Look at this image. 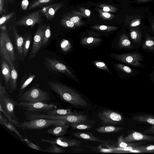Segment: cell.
Returning <instances> with one entry per match:
<instances>
[{"label":"cell","instance_id":"obj_23","mask_svg":"<svg viewBox=\"0 0 154 154\" xmlns=\"http://www.w3.org/2000/svg\"><path fill=\"white\" fill-rule=\"evenodd\" d=\"M66 124L63 125L55 126V127L49 129L47 132L50 134L56 136H61L66 134L69 125Z\"/></svg>","mask_w":154,"mask_h":154},{"label":"cell","instance_id":"obj_10","mask_svg":"<svg viewBox=\"0 0 154 154\" xmlns=\"http://www.w3.org/2000/svg\"><path fill=\"white\" fill-rule=\"evenodd\" d=\"M98 116L99 118L106 123L116 124L122 119L120 114L109 110H105L100 112Z\"/></svg>","mask_w":154,"mask_h":154},{"label":"cell","instance_id":"obj_42","mask_svg":"<svg viewBox=\"0 0 154 154\" xmlns=\"http://www.w3.org/2000/svg\"><path fill=\"white\" fill-rule=\"evenodd\" d=\"M143 132L147 134H154V125L148 129L144 130Z\"/></svg>","mask_w":154,"mask_h":154},{"label":"cell","instance_id":"obj_53","mask_svg":"<svg viewBox=\"0 0 154 154\" xmlns=\"http://www.w3.org/2000/svg\"><path fill=\"white\" fill-rule=\"evenodd\" d=\"M152 69H154V66H153V67H152Z\"/></svg>","mask_w":154,"mask_h":154},{"label":"cell","instance_id":"obj_50","mask_svg":"<svg viewBox=\"0 0 154 154\" xmlns=\"http://www.w3.org/2000/svg\"><path fill=\"white\" fill-rule=\"evenodd\" d=\"M85 14L87 16H89L90 15V11L88 9H86L85 11Z\"/></svg>","mask_w":154,"mask_h":154},{"label":"cell","instance_id":"obj_21","mask_svg":"<svg viewBox=\"0 0 154 154\" xmlns=\"http://www.w3.org/2000/svg\"><path fill=\"white\" fill-rule=\"evenodd\" d=\"M13 32L18 53L20 55L22 56L23 54L24 38L19 34L16 27H13Z\"/></svg>","mask_w":154,"mask_h":154},{"label":"cell","instance_id":"obj_1","mask_svg":"<svg viewBox=\"0 0 154 154\" xmlns=\"http://www.w3.org/2000/svg\"><path fill=\"white\" fill-rule=\"evenodd\" d=\"M50 88L63 101L76 106H87L86 101L74 90L60 83L49 82Z\"/></svg>","mask_w":154,"mask_h":154},{"label":"cell","instance_id":"obj_48","mask_svg":"<svg viewBox=\"0 0 154 154\" xmlns=\"http://www.w3.org/2000/svg\"><path fill=\"white\" fill-rule=\"evenodd\" d=\"M99 29L101 30H105L107 29V27L105 25H101L99 26Z\"/></svg>","mask_w":154,"mask_h":154},{"label":"cell","instance_id":"obj_29","mask_svg":"<svg viewBox=\"0 0 154 154\" xmlns=\"http://www.w3.org/2000/svg\"><path fill=\"white\" fill-rule=\"evenodd\" d=\"M54 0H33L30 4L27 10L48 5Z\"/></svg>","mask_w":154,"mask_h":154},{"label":"cell","instance_id":"obj_36","mask_svg":"<svg viewBox=\"0 0 154 154\" xmlns=\"http://www.w3.org/2000/svg\"><path fill=\"white\" fill-rule=\"evenodd\" d=\"M100 39L94 38L92 37H89L83 38L81 42V44L83 45H87L91 44H93L100 42Z\"/></svg>","mask_w":154,"mask_h":154},{"label":"cell","instance_id":"obj_5","mask_svg":"<svg viewBox=\"0 0 154 154\" xmlns=\"http://www.w3.org/2000/svg\"><path fill=\"white\" fill-rule=\"evenodd\" d=\"M112 55L116 59L132 66L141 68L145 67V66L141 63L144 60L143 56L137 51H134L120 54H112Z\"/></svg>","mask_w":154,"mask_h":154},{"label":"cell","instance_id":"obj_49","mask_svg":"<svg viewBox=\"0 0 154 154\" xmlns=\"http://www.w3.org/2000/svg\"><path fill=\"white\" fill-rule=\"evenodd\" d=\"M110 10L109 8L108 7H105L103 8V11L105 12H108Z\"/></svg>","mask_w":154,"mask_h":154},{"label":"cell","instance_id":"obj_22","mask_svg":"<svg viewBox=\"0 0 154 154\" xmlns=\"http://www.w3.org/2000/svg\"><path fill=\"white\" fill-rule=\"evenodd\" d=\"M141 48L146 52L154 53V40L149 33H147Z\"/></svg>","mask_w":154,"mask_h":154},{"label":"cell","instance_id":"obj_17","mask_svg":"<svg viewBox=\"0 0 154 154\" xmlns=\"http://www.w3.org/2000/svg\"><path fill=\"white\" fill-rule=\"evenodd\" d=\"M61 3H56L45 5L41 9L45 17L48 20H52L54 18L57 11L62 7Z\"/></svg>","mask_w":154,"mask_h":154},{"label":"cell","instance_id":"obj_30","mask_svg":"<svg viewBox=\"0 0 154 154\" xmlns=\"http://www.w3.org/2000/svg\"><path fill=\"white\" fill-rule=\"evenodd\" d=\"M16 13L15 11H12L9 13L2 16L0 19V27L5 24L8 22L15 20Z\"/></svg>","mask_w":154,"mask_h":154},{"label":"cell","instance_id":"obj_2","mask_svg":"<svg viewBox=\"0 0 154 154\" xmlns=\"http://www.w3.org/2000/svg\"><path fill=\"white\" fill-rule=\"evenodd\" d=\"M17 102L11 98L7 91L0 95V112L8 120L18 128L19 123L15 112L14 108Z\"/></svg>","mask_w":154,"mask_h":154},{"label":"cell","instance_id":"obj_26","mask_svg":"<svg viewBox=\"0 0 154 154\" xmlns=\"http://www.w3.org/2000/svg\"><path fill=\"white\" fill-rule=\"evenodd\" d=\"M72 134L76 137L84 140L96 142L99 141V139L92 134L89 133L78 132L73 133Z\"/></svg>","mask_w":154,"mask_h":154},{"label":"cell","instance_id":"obj_25","mask_svg":"<svg viewBox=\"0 0 154 154\" xmlns=\"http://www.w3.org/2000/svg\"><path fill=\"white\" fill-rule=\"evenodd\" d=\"M134 121L139 122L147 123L152 125H154V116L141 115L134 116Z\"/></svg>","mask_w":154,"mask_h":154},{"label":"cell","instance_id":"obj_28","mask_svg":"<svg viewBox=\"0 0 154 154\" xmlns=\"http://www.w3.org/2000/svg\"><path fill=\"white\" fill-rule=\"evenodd\" d=\"M32 35L30 33H25L24 36L23 55L25 57L27 56L31 43Z\"/></svg>","mask_w":154,"mask_h":154},{"label":"cell","instance_id":"obj_24","mask_svg":"<svg viewBox=\"0 0 154 154\" xmlns=\"http://www.w3.org/2000/svg\"><path fill=\"white\" fill-rule=\"evenodd\" d=\"M45 113L49 115L56 116H66L77 114V113L73 112L70 109H63L57 108L48 111Z\"/></svg>","mask_w":154,"mask_h":154},{"label":"cell","instance_id":"obj_14","mask_svg":"<svg viewBox=\"0 0 154 154\" xmlns=\"http://www.w3.org/2000/svg\"><path fill=\"white\" fill-rule=\"evenodd\" d=\"M0 56L3 57L8 63L11 70V78L10 80V88L9 93L14 92L17 87V81L18 78L17 72L14 66L13 62L9 55L6 54H0Z\"/></svg>","mask_w":154,"mask_h":154},{"label":"cell","instance_id":"obj_37","mask_svg":"<svg viewBox=\"0 0 154 154\" xmlns=\"http://www.w3.org/2000/svg\"><path fill=\"white\" fill-rule=\"evenodd\" d=\"M24 140L27 145L31 148L39 151L44 152V150L41 147L34 144L27 138H24Z\"/></svg>","mask_w":154,"mask_h":154},{"label":"cell","instance_id":"obj_41","mask_svg":"<svg viewBox=\"0 0 154 154\" xmlns=\"http://www.w3.org/2000/svg\"><path fill=\"white\" fill-rule=\"evenodd\" d=\"M5 0H0V14L1 15L5 14L6 11L4 9Z\"/></svg>","mask_w":154,"mask_h":154},{"label":"cell","instance_id":"obj_39","mask_svg":"<svg viewBox=\"0 0 154 154\" xmlns=\"http://www.w3.org/2000/svg\"><path fill=\"white\" fill-rule=\"evenodd\" d=\"M72 127L73 128L83 130L88 129L91 128V126L90 125L81 123L72 125Z\"/></svg>","mask_w":154,"mask_h":154},{"label":"cell","instance_id":"obj_16","mask_svg":"<svg viewBox=\"0 0 154 154\" xmlns=\"http://www.w3.org/2000/svg\"><path fill=\"white\" fill-rule=\"evenodd\" d=\"M116 66L117 68L120 71L121 76L123 78L129 79L138 75L140 73V71L138 69L130 67L121 63H118Z\"/></svg>","mask_w":154,"mask_h":154},{"label":"cell","instance_id":"obj_35","mask_svg":"<svg viewBox=\"0 0 154 154\" xmlns=\"http://www.w3.org/2000/svg\"><path fill=\"white\" fill-rule=\"evenodd\" d=\"M60 46L62 51L66 52L70 50L71 45L69 41L65 39H63L60 42Z\"/></svg>","mask_w":154,"mask_h":154},{"label":"cell","instance_id":"obj_4","mask_svg":"<svg viewBox=\"0 0 154 154\" xmlns=\"http://www.w3.org/2000/svg\"><path fill=\"white\" fill-rule=\"evenodd\" d=\"M50 99L49 94L46 91L34 86L24 92L19 97L18 100L23 102H45L49 100Z\"/></svg>","mask_w":154,"mask_h":154},{"label":"cell","instance_id":"obj_12","mask_svg":"<svg viewBox=\"0 0 154 154\" xmlns=\"http://www.w3.org/2000/svg\"><path fill=\"white\" fill-rule=\"evenodd\" d=\"M47 61L49 66L54 71L64 73L73 79H75L73 74L63 63L56 59L49 58H47Z\"/></svg>","mask_w":154,"mask_h":154},{"label":"cell","instance_id":"obj_46","mask_svg":"<svg viewBox=\"0 0 154 154\" xmlns=\"http://www.w3.org/2000/svg\"><path fill=\"white\" fill-rule=\"evenodd\" d=\"M79 20V19L78 17H73L70 19V20L74 23L78 22Z\"/></svg>","mask_w":154,"mask_h":154},{"label":"cell","instance_id":"obj_40","mask_svg":"<svg viewBox=\"0 0 154 154\" xmlns=\"http://www.w3.org/2000/svg\"><path fill=\"white\" fill-rule=\"evenodd\" d=\"M61 23L63 25H65L66 26L69 28H72L74 25V23L69 20H65L63 19L61 21Z\"/></svg>","mask_w":154,"mask_h":154},{"label":"cell","instance_id":"obj_15","mask_svg":"<svg viewBox=\"0 0 154 154\" xmlns=\"http://www.w3.org/2000/svg\"><path fill=\"white\" fill-rule=\"evenodd\" d=\"M123 139L126 143L140 140L154 142V136L148 135L137 131H134L127 136L123 137Z\"/></svg>","mask_w":154,"mask_h":154},{"label":"cell","instance_id":"obj_13","mask_svg":"<svg viewBox=\"0 0 154 154\" xmlns=\"http://www.w3.org/2000/svg\"><path fill=\"white\" fill-rule=\"evenodd\" d=\"M43 142L50 144H55L63 147H75L79 146L82 143L81 141L72 139H67L63 137H59L56 139L50 140L41 139Z\"/></svg>","mask_w":154,"mask_h":154},{"label":"cell","instance_id":"obj_52","mask_svg":"<svg viewBox=\"0 0 154 154\" xmlns=\"http://www.w3.org/2000/svg\"><path fill=\"white\" fill-rule=\"evenodd\" d=\"M152 36V39L154 40V34H153V35Z\"/></svg>","mask_w":154,"mask_h":154},{"label":"cell","instance_id":"obj_9","mask_svg":"<svg viewBox=\"0 0 154 154\" xmlns=\"http://www.w3.org/2000/svg\"><path fill=\"white\" fill-rule=\"evenodd\" d=\"M47 26L45 23L39 25L33 37L32 48L29 55L30 58L32 59L35 57L42 47Z\"/></svg>","mask_w":154,"mask_h":154},{"label":"cell","instance_id":"obj_32","mask_svg":"<svg viewBox=\"0 0 154 154\" xmlns=\"http://www.w3.org/2000/svg\"><path fill=\"white\" fill-rule=\"evenodd\" d=\"M36 76L35 75H31L24 81L20 86L18 97H19L23 94L26 88L32 82Z\"/></svg>","mask_w":154,"mask_h":154},{"label":"cell","instance_id":"obj_20","mask_svg":"<svg viewBox=\"0 0 154 154\" xmlns=\"http://www.w3.org/2000/svg\"><path fill=\"white\" fill-rule=\"evenodd\" d=\"M1 67L2 74L4 77L5 81L7 85L11 78V72L9 66L4 58L0 56Z\"/></svg>","mask_w":154,"mask_h":154},{"label":"cell","instance_id":"obj_27","mask_svg":"<svg viewBox=\"0 0 154 154\" xmlns=\"http://www.w3.org/2000/svg\"><path fill=\"white\" fill-rule=\"evenodd\" d=\"M123 128L112 126H104L96 129V131L100 133H107L118 132L122 130Z\"/></svg>","mask_w":154,"mask_h":154},{"label":"cell","instance_id":"obj_31","mask_svg":"<svg viewBox=\"0 0 154 154\" xmlns=\"http://www.w3.org/2000/svg\"><path fill=\"white\" fill-rule=\"evenodd\" d=\"M124 135H122L118 138V146L120 148H125L129 146H133L139 145L142 144H145V142L137 143H126L125 142L123 139Z\"/></svg>","mask_w":154,"mask_h":154},{"label":"cell","instance_id":"obj_47","mask_svg":"<svg viewBox=\"0 0 154 154\" xmlns=\"http://www.w3.org/2000/svg\"><path fill=\"white\" fill-rule=\"evenodd\" d=\"M103 15L104 17L106 18H109L110 17V14L108 12H103Z\"/></svg>","mask_w":154,"mask_h":154},{"label":"cell","instance_id":"obj_44","mask_svg":"<svg viewBox=\"0 0 154 154\" xmlns=\"http://www.w3.org/2000/svg\"><path fill=\"white\" fill-rule=\"evenodd\" d=\"M140 20H135L131 23L130 27H135L139 26L140 24Z\"/></svg>","mask_w":154,"mask_h":154},{"label":"cell","instance_id":"obj_7","mask_svg":"<svg viewBox=\"0 0 154 154\" xmlns=\"http://www.w3.org/2000/svg\"><path fill=\"white\" fill-rule=\"evenodd\" d=\"M45 14L41 10L34 11L20 18L16 23L17 26H30L33 28L35 24H42L43 21L42 17Z\"/></svg>","mask_w":154,"mask_h":154},{"label":"cell","instance_id":"obj_19","mask_svg":"<svg viewBox=\"0 0 154 154\" xmlns=\"http://www.w3.org/2000/svg\"><path fill=\"white\" fill-rule=\"evenodd\" d=\"M0 123L11 131L15 133L22 141H24V137L15 127V125L12 122L4 118L2 116L1 112L0 114Z\"/></svg>","mask_w":154,"mask_h":154},{"label":"cell","instance_id":"obj_33","mask_svg":"<svg viewBox=\"0 0 154 154\" xmlns=\"http://www.w3.org/2000/svg\"><path fill=\"white\" fill-rule=\"evenodd\" d=\"M51 144L50 146L44 150V152L51 153H63L65 152L64 150L57 146L56 144Z\"/></svg>","mask_w":154,"mask_h":154},{"label":"cell","instance_id":"obj_6","mask_svg":"<svg viewBox=\"0 0 154 154\" xmlns=\"http://www.w3.org/2000/svg\"><path fill=\"white\" fill-rule=\"evenodd\" d=\"M0 54H8L13 62L15 60V55L6 26H0Z\"/></svg>","mask_w":154,"mask_h":154},{"label":"cell","instance_id":"obj_43","mask_svg":"<svg viewBox=\"0 0 154 154\" xmlns=\"http://www.w3.org/2000/svg\"><path fill=\"white\" fill-rule=\"evenodd\" d=\"M29 2L28 0H23L21 3V7L22 10H26L28 7Z\"/></svg>","mask_w":154,"mask_h":154},{"label":"cell","instance_id":"obj_8","mask_svg":"<svg viewBox=\"0 0 154 154\" xmlns=\"http://www.w3.org/2000/svg\"><path fill=\"white\" fill-rule=\"evenodd\" d=\"M17 106L28 111H48L57 109V106L53 103L48 104L42 102L17 103Z\"/></svg>","mask_w":154,"mask_h":154},{"label":"cell","instance_id":"obj_18","mask_svg":"<svg viewBox=\"0 0 154 154\" xmlns=\"http://www.w3.org/2000/svg\"><path fill=\"white\" fill-rule=\"evenodd\" d=\"M118 44L119 48L126 50H135L130 39L129 35L125 33L122 34L120 36Z\"/></svg>","mask_w":154,"mask_h":154},{"label":"cell","instance_id":"obj_51","mask_svg":"<svg viewBox=\"0 0 154 154\" xmlns=\"http://www.w3.org/2000/svg\"><path fill=\"white\" fill-rule=\"evenodd\" d=\"M152 29L154 34V22H153L152 25Z\"/></svg>","mask_w":154,"mask_h":154},{"label":"cell","instance_id":"obj_3","mask_svg":"<svg viewBox=\"0 0 154 154\" xmlns=\"http://www.w3.org/2000/svg\"><path fill=\"white\" fill-rule=\"evenodd\" d=\"M67 124L63 120L45 119H38L19 122V128L23 130L39 129L51 126L63 125Z\"/></svg>","mask_w":154,"mask_h":154},{"label":"cell","instance_id":"obj_11","mask_svg":"<svg viewBox=\"0 0 154 154\" xmlns=\"http://www.w3.org/2000/svg\"><path fill=\"white\" fill-rule=\"evenodd\" d=\"M146 33H143L139 29H130L129 36L135 50L141 48L144 41Z\"/></svg>","mask_w":154,"mask_h":154},{"label":"cell","instance_id":"obj_34","mask_svg":"<svg viewBox=\"0 0 154 154\" xmlns=\"http://www.w3.org/2000/svg\"><path fill=\"white\" fill-rule=\"evenodd\" d=\"M51 35V28L49 24H48L45 30L42 44V47L45 46L48 43Z\"/></svg>","mask_w":154,"mask_h":154},{"label":"cell","instance_id":"obj_38","mask_svg":"<svg viewBox=\"0 0 154 154\" xmlns=\"http://www.w3.org/2000/svg\"><path fill=\"white\" fill-rule=\"evenodd\" d=\"M94 63L96 66L98 68L106 70L108 72L112 73L110 70L108 68L106 64L104 62L100 61H95Z\"/></svg>","mask_w":154,"mask_h":154},{"label":"cell","instance_id":"obj_45","mask_svg":"<svg viewBox=\"0 0 154 154\" xmlns=\"http://www.w3.org/2000/svg\"><path fill=\"white\" fill-rule=\"evenodd\" d=\"M6 92V88L3 86L1 83L0 84V95L3 94Z\"/></svg>","mask_w":154,"mask_h":154}]
</instances>
